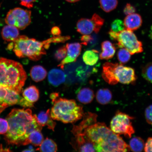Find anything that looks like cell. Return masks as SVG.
<instances>
[{
    "label": "cell",
    "mask_w": 152,
    "mask_h": 152,
    "mask_svg": "<svg viewBox=\"0 0 152 152\" xmlns=\"http://www.w3.org/2000/svg\"><path fill=\"white\" fill-rule=\"evenodd\" d=\"M71 39L69 36H54L42 41L30 39L24 35L19 36L8 45L9 49H13L19 58H27L37 61L46 54V50L53 43H64Z\"/></svg>",
    "instance_id": "obj_2"
},
{
    "label": "cell",
    "mask_w": 152,
    "mask_h": 152,
    "mask_svg": "<svg viewBox=\"0 0 152 152\" xmlns=\"http://www.w3.org/2000/svg\"><path fill=\"white\" fill-rule=\"evenodd\" d=\"M21 96L20 94L15 91L8 89L7 93L3 106V108L5 109L9 106L18 104Z\"/></svg>",
    "instance_id": "obj_25"
},
{
    "label": "cell",
    "mask_w": 152,
    "mask_h": 152,
    "mask_svg": "<svg viewBox=\"0 0 152 152\" xmlns=\"http://www.w3.org/2000/svg\"><path fill=\"white\" fill-rule=\"evenodd\" d=\"M66 1H67L68 2L70 3H75V2H77V1H79L80 0H66Z\"/></svg>",
    "instance_id": "obj_44"
},
{
    "label": "cell",
    "mask_w": 152,
    "mask_h": 152,
    "mask_svg": "<svg viewBox=\"0 0 152 152\" xmlns=\"http://www.w3.org/2000/svg\"><path fill=\"white\" fill-rule=\"evenodd\" d=\"M51 33L54 36H58L60 35L61 34V31L59 28L58 26H55L53 27L51 30Z\"/></svg>",
    "instance_id": "obj_41"
},
{
    "label": "cell",
    "mask_w": 152,
    "mask_h": 152,
    "mask_svg": "<svg viewBox=\"0 0 152 152\" xmlns=\"http://www.w3.org/2000/svg\"><path fill=\"white\" fill-rule=\"evenodd\" d=\"M9 129V124L7 120L0 118V134L6 133Z\"/></svg>",
    "instance_id": "obj_34"
},
{
    "label": "cell",
    "mask_w": 152,
    "mask_h": 152,
    "mask_svg": "<svg viewBox=\"0 0 152 152\" xmlns=\"http://www.w3.org/2000/svg\"><path fill=\"white\" fill-rule=\"evenodd\" d=\"M26 79V72L20 63L0 58V85L20 94Z\"/></svg>",
    "instance_id": "obj_3"
},
{
    "label": "cell",
    "mask_w": 152,
    "mask_h": 152,
    "mask_svg": "<svg viewBox=\"0 0 152 152\" xmlns=\"http://www.w3.org/2000/svg\"><path fill=\"white\" fill-rule=\"evenodd\" d=\"M92 37L90 35H83L81 39V40L82 42L81 44L84 45H87L88 42L92 40Z\"/></svg>",
    "instance_id": "obj_40"
},
{
    "label": "cell",
    "mask_w": 152,
    "mask_h": 152,
    "mask_svg": "<svg viewBox=\"0 0 152 152\" xmlns=\"http://www.w3.org/2000/svg\"><path fill=\"white\" fill-rule=\"evenodd\" d=\"M18 28L15 26L7 25L4 26L2 30L1 36L3 39L7 42H13L19 36Z\"/></svg>",
    "instance_id": "obj_17"
},
{
    "label": "cell",
    "mask_w": 152,
    "mask_h": 152,
    "mask_svg": "<svg viewBox=\"0 0 152 152\" xmlns=\"http://www.w3.org/2000/svg\"><path fill=\"white\" fill-rule=\"evenodd\" d=\"M142 22L141 16L135 13L127 15L124 20L125 28L133 31L140 28Z\"/></svg>",
    "instance_id": "obj_14"
},
{
    "label": "cell",
    "mask_w": 152,
    "mask_h": 152,
    "mask_svg": "<svg viewBox=\"0 0 152 152\" xmlns=\"http://www.w3.org/2000/svg\"><path fill=\"white\" fill-rule=\"evenodd\" d=\"M95 151L99 152H127L130 151L129 146L119 134L109 129L94 144Z\"/></svg>",
    "instance_id": "obj_6"
},
{
    "label": "cell",
    "mask_w": 152,
    "mask_h": 152,
    "mask_svg": "<svg viewBox=\"0 0 152 152\" xmlns=\"http://www.w3.org/2000/svg\"><path fill=\"white\" fill-rule=\"evenodd\" d=\"M97 115L96 114L88 113L84 114L83 120L79 124L74 125L72 132L74 135L78 134H84L85 130L90 125L96 122Z\"/></svg>",
    "instance_id": "obj_13"
},
{
    "label": "cell",
    "mask_w": 152,
    "mask_h": 152,
    "mask_svg": "<svg viewBox=\"0 0 152 152\" xmlns=\"http://www.w3.org/2000/svg\"><path fill=\"white\" fill-rule=\"evenodd\" d=\"M101 45L102 52L99 55L100 59L108 60L113 58L116 51L115 45L109 41L103 42Z\"/></svg>",
    "instance_id": "obj_18"
},
{
    "label": "cell",
    "mask_w": 152,
    "mask_h": 152,
    "mask_svg": "<svg viewBox=\"0 0 152 152\" xmlns=\"http://www.w3.org/2000/svg\"><path fill=\"white\" fill-rule=\"evenodd\" d=\"M109 34L110 38L117 42V45L120 48H125L131 55L142 53L143 51L141 42L138 40L136 35L131 30L125 28L118 33L110 30Z\"/></svg>",
    "instance_id": "obj_7"
},
{
    "label": "cell",
    "mask_w": 152,
    "mask_h": 152,
    "mask_svg": "<svg viewBox=\"0 0 152 152\" xmlns=\"http://www.w3.org/2000/svg\"><path fill=\"white\" fill-rule=\"evenodd\" d=\"M131 55L130 52L125 48L119 49L117 53V58L120 62L124 64L128 63L130 61Z\"/></svg>",
    "instance_id": "obj_29"
},
{
    "label": "cell",
    "mask_w": 152,
    "mask_h": 152,
    "mask_svg": "<svg viewBox=\"0 0 152 152\" xmlns=\"http://www.w3.org/2000/svg\"><path fill=\"white\" fill-rule=\"evenodd\" d=\"M81 45V44L77 42L66 44L67 53L66 56L58 66H60L62 69H64V65L75 62L80 54Z\"/></svg>",
    "instance_id": "obj_11"
},
{
    "label": "cell",
    "mask_w": 152,
    "mask_h": 152,
    "mask_svg": "<svg viewBox=\"0 0 152 152\" xmlns=\"http://www.w3.org/2000/svg\"><path fill=\"white\" fill-rule=\"evenodd\" d=\"M72 140L71 144L76 151L79 152H95L94 144L84 134L75 135Z\"/></svg>",
    "instance_id": "obj_12"
},
{
    "label": "cell",
    "mask_w": 152,
    "mask_h": 152,
    "mask_svg": "<svg viewBox=\"0 0 152 152\" xmlns=\"http://www.w3.org/2000/svg\"><path fill=\"white\" fill-rule=\"evenodd\" d=\"M101 8L104 12H110L116 8L118 4V0H99Z\"/></svg>",
    "instance_id": "obj_28"
},
{
    "label": "cell",
    "mask_w": 152,
    "mask_h": 152,
    "mask_svg": "<svg viewBox=\"0 0 152 152\" xmlns=\"http://www.w3.org/2000/svg\"><path fill=\"white\" fill-rule=\"evenodd\" d=\"M22 95L26 99L33 103L39 100V93L37 87L35 86H31L24 91Z\"/></svg>",
    "instance_id": "obj_22"
},
{
    "label": "cell",
    "mask_w": 152,
    "mask_h": 152,
    "mask_svg": "<svg viewBox=\"0 0 152 152\" xmlns=\"http://www.w3.org/2000/svg\"><path fill=\"white\" fill-rule=\"evenodd\" d=\"M142 74L145 80L152 83V62L148 63L142 68Z\"/></svg>",
    "instance_id": "obj_30"
},
{
    "label": "cell",
    "mask_w": 152,
    "mask_h": 152,
    "mask_svg": "<svg viewBox=\"0 0 152 152\" xmlns=\"http://www.w3.org/2000/svg\"><path fill=\"white\" fill-rule=\"evenodd\" d=\"M102 77L111 85L118 83L123 84L134 83L137 80L135 72L133 68L111 62H106L103 64Z\"/></svg>",
    "instance_id": "obj_5"
},
{
    "label": "cell",
    "mask_w": 152,
    "mask_h": 152,
    "mask_svg": "<svg viewBox=\"0 0 152 152\" xmlns=\"http://www.w3.org/2000/svg\"><path fill=\"white\" fill-rule=\"evenodd\" d=\"M0 151L1 152H10L11 151L9 149H3L2 146L1 145V149H0Z\"/></svg>",
    "instance_id": "obj_42"
},
{
    "label": "cell",
    "mask_w": 152,
    "mask_h": 152,
    "mask_svg": "<svg viewBox=\"0 0 152 152\" xmlns=\"http://www.w3.org/2000/svg\"><path fill=\"white\" fill-rule=\"evenodd\" d=\"M24 107H32L34 106V104L25 99L24 97H21L18 104Z\"/></svg>",
    "instance_id": "obj_37"
},
{
    "label": "cell",
    "mask_w": 152,
    "mask_h": 152,
    "mask_svg": "<svg viewBox=\"0 0 152 152\" xmlns=\"http://www.w3.org/2000/svg\"><path fill=\"white\" fill-rule=\"evenodd\" d=\"M145 146L144 141L139 137H135L130 140L129 148L130 150L134 152H141L143 151Z\"/></svg>",
    "instance_id": "obj_27"
},
{
    "label": "cell",
    "mask_w": 152,
    "mask_h": 152,
    "mask_svg": "<svg viewBox=\"0 0 152 152\" xmlns=\"http://www.w3.org/2000/svg\"><path fill=\"white\" fill-rule=\"evenodd\" d=\"M98 53V51L95 50L86 51L83 56V62L87 65H94L98 62L99 58Z\"/></svg>",
    "instance_id": "obj_24"
},
{
    "label": "cell",
    "mask_w": 152,
    "mask_h": 152,
    "mask_svg": "<svg viewBox=\"0 0 152 152\" xmlns=\"http://www.w3.org/2000/svg\"><path fill=\"white\" fill-rule=\"evenodd\" d=\"M112 97V92L107 88L100 89L96 93V99L99 103L102 105L109 103Z\"/></svg>",
    "instance_id": "obj_23"
},
{
    "label": "cell",
    "mask_w": 152,
    "mask_h": 152,
    "mask_svg": "<svg viewBox=\"0 0 152 152\" xmlns=\"http://www.w3.org/2000/svg\"><path fill=\"white\" fill-rule=\"evenodd\" d=\"M20 4L28 9H31L34 6V3L37 0H19Z\"/></svg>",
    "instance_id": "obj_38"
},
{
    "label": "cell",
    "mask_w": 152,
    "mask_h": 152,
    "mask_svg": "<svg viewBox=\"0 0 152 152\" xmlns=\"http://www.w3.org/2000/svg\"><path fill=\"white\" fill-rule=\"evenodd\" d=\"M43 140V136L41 132V130H35L30 133L23 145L31 144L35 147H38L41 145Z\"/></svg>",
    "instance_id": "obj_21"
},
{
    "label": "cell",
    "mask_w": 152,
    "mask_h": 152,
    "mask_svg": "<svg viewBox=\"0 0 152 152\" xmlns=\"http://www.w3.org/2000/svg\"><path fill=\"white\" fill-rule=\"evenodd\" d=\"M53 106L50 115L54 120L64 123H73L83 118L84 113L83 108L77 105L75 100L60 97L58 93H53L50 96Z\"/></svg>",
    "instance_id": "obj_4"
},
{
    "label": "cell",
    "mask_w": 152,
    "mask_h": 152,
    "mask_svg": "<svg viewBox=\"0 0 152 152\" xmlns=\"http://www.w3.org/2000/svg\"><path fill=\"white\" fill-rule=\"evenodd\" d=\"M66 75L62 70L54 68L49 71L48 80L51 85L55 87L58 86L65 81Z\"/></svg>",
    "instance_id": "obj_15"
},
{
    "label": "cell",
    "mask_w": 152,
    "mask_h": 152,
    "mask_svg": "<svg viewBox=\"0 0 152 152\" xmlns=\"http://www.w3.org/2000/svg\"><path fill=\"white\" fill-rule=\"evenodd\" d=\"M136 9L134 6L130 3L127 4L124 9V13L125 15L134 14L136 12Z\"/></svg>",
    "instance_id": "obj_36"
},
{
    "label": "cell",
    "mask_w": 152,
    "mask_h": 152,
    "mask_svg": "<svg viewBox=\"0 0 152 152\" xmlns=\"http://www.w3.org/2000/svg\"><path fill=\"white\" fill-rule=\"evenodd\" d=\"M94 91L89 88H83L81 89L77 95V100L84 104L90 103L94 100Z\"/></svg>",
    "instance_id": "obj_19"
},
{
    "label": "cell",
    "mask_w": 152,
    "mask_h": 152,
    "mask_svg": "<svg viewBox=\"0 0 152 152\" xmlns=\"http://www.w3.org/2000/svg\"><path fill=\"white\" fill-rule=\"evenodd\" d=\"M47 75L46 70L42 66H34L30 70V76L32 79L35 82L38 83L43 81L46 78Z\"/></svg>",
    "instance_id": "obj_20"
},
{
    "label": "cell",
    "mask_w": 152,
    "mask_h": 152,
    "mask_svg": "<svg viewBox=\"0 0 152 152\" xmlns=\"http://www.w3.org/2000/svg\"><path fill=\"white\" fill-rule=\"evenodd\" d=\"M145 116L147 122L152 125V104L148 106L145 111Z\"/></svg>",
    "instance_id": "obj_35"
},
{
    "label": "cell",
    "mask_w": 152,
    "mask_h": 152,
    "mask_svg": "<svg viewBox=\"0 0 152 152\" xmlns=\"http://www.w3.org/2000/svg\"><path fill=\"white\" fill-rule=\"evenodd\" d=\"M37 119L38 124L42 127L47 126L48 129L54 131L56 123L51 117L49 109L46 112H41L37 115Z\"/></svg>",
    "instance_id": "obj_16"
},
{
    "label": "cell",
    "mask_w": 152,
    "mask_h": 152,
    "mask_svg": "<svg viewBox=\"0 0 152 152\" xmlns=\"http://www.w3.org/2000/svg\"><path fill=\"white\" fill-rule=\"evenodd\" d=\"M144 149L145 152H152V137L148 138L145 144Z\"/></svg>",
    "instance_id": "obj_39"
},
{
    "label": "cell",
    "mask_w": 152,
    "mask_h": 152,
    "mask_svg": "<svg viewBox=\"0 0 152 152\" xmlns=\"http://www.w3.org/2000/svg\"><path fill=\"white\" fill-rule=\"evenodd\" d=\"M111 30L116 33L122 31L125 28L124 23L119 19L114 20L111 24Z\"/></svg>",
    "instance_id": "obj_31"
},
{
    "label": "cell",
    "mask_w": 152,
    "mask_h": 152,
    "mask_svg": "<svg viewBox=\"0 0 152 152\" xmlns=\"http://www.w3.org/2000/svg\"><path fill=\"white\" fill-rule=\"evenodd\" d=\"M6 119L9 129L5 134L4 139L9 145H23L30 133L42 129L37 122V115H33L29 109H13Z\"/></svg>",
    "instance_id": "obj_1"
},
{
    "label": "cell",
    "mask_w": 152,
    "mask_h": 152,
    "mask_svg": "<svg viewBox=\"0 0 152 152\" xmlns=\"http://www.w3.org/2000/svg\"><path fill=\"white\" fill-rule=\"evenodd\" d=\"M31 11L16 7L10 10L5 19L7 25L15 26L18 29H25L31 22Z\"/></svg>",
    "instance_id": "obj_9"
},
{
    "label": "cell",
    "mask_w": 152,
    "mask_h": 152,
    "mask_svg": "<svg viewBox=\"0 0 152 152\" xmlns=\"http://www.w3.org/2000/svg\"><path fill=\"white\" fill-rule=\"evenodd\" d=\"M134 118L126 113L117 111L110 123L111 130L116 134H124L128 138L132 137L135 131L131 121Z\"/></svg>",
    "instance_id": "obj_8"
},
{
    "label": "cell",
    "mask_w": 152,
    "mask_h": 152,
    "mask_svg": "<svg viewBox=\"0 0 152 152\" xmlns=\"http://www.w3.org/2000/svg\"><path fill=\"white\" fill-rule=\"evenodd\" d=\"M67 53V48L66 45L57 49L54 54V58L58 61H60L65 58Z\"/></svg>",
    "instance_id": "obj_32"
},
{
    "label": "cell",
    "mask_w": 152,
    "mask_h": 152,
    "mask_svg": "<svg viewBox=\"0 0 152 152\" xmlns=\"http://www.w3.org/2000/svg\"><path fill=\"white\" fill-rule=\"evenodd\" d=\"M8 89L0 85V109L4 110L3 108L4 103Z\"/></svg>",
    "instance_id": "obj_33"
},
{
    "label": "cell",
    "mask_w": 152,
    "mask_h": 152,
    "mask_svg": "<svg viewBox=\"0 0 152 152\" xmlns=\"http://www.w3.org/2000/svg\"><path fill=\"white\" fill-rule=\"evenodd\" d=\"M23 152H33L34 151V150L33 148L32 147H30L29 149H27V150H24V151H23Z\"/></svg>",
    "instance_id": "obj_43"
},
{
    "label": "cell",
    "mask_w": 152,
    "mask_h": 152,
    "mask_svg": "<svg viewBox=\"0 0 152 152\" xmlns=\"http://www.w3.org/2000/svg\"><path fill=\"white\" fill-rule=\"evenodd\" d=\"M104 20L96 14L91 19L82 18L77 22V31L82 35H90L94 32L98 34L103 25Z\"/></svg>",
    "instance_id": "obj_10"
},
{
    "label": "cell",
    "mask_w": 152,
    "mask_h": 152,
    "mask_svg": "<svg viewBox=\"0 0 152 152\" xmlns=\"http://www.w3.org/2000/svg\"><path fill=\"white\" fill-rule=\"evenodd\" d=\"M37 151L45 152H56L58 151V147L54 140L47 138L43 140Z\"/></svg>",
    "instance_id": "obj_26"
}]
</instances>
